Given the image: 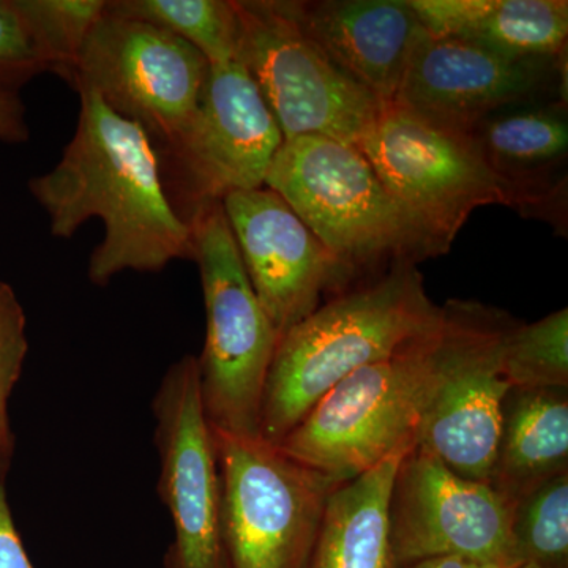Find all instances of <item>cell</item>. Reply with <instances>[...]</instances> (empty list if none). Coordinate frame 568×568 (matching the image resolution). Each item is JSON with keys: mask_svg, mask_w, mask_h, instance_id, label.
Masks as SVG:
<instances>
[{"mask_svg": "<svg viewBox=\"0 0 568 568\" xmlns=\"http://www.w3.org/2000/svg\"><path fill=\"white\" fill-rule=\"evenodd\" d=\"M104 11L174 33L196 48L209 65L237 58L239 20L234 0H106Z\"/></svg>", "mask_w": 568, "mask_h": 568, "instance_id": "obj_21", "label": "cell"}, {"mask_svg": "<svg viewBox=\"0 0 568 568\" xmlns=\"http://www.w3.org/2000/svg\"><path fill=\"white\" fill-rule=\"evenodd\" d=\"M302 31L379 104L395 102L424 26L409 0H287Z\"/></svg>", "mask_w": 568, "mask_h": 568, "instance_id": "obj_17", "label": "cell"}, {"mask_svg": "<svg viewBox=\"0 0 568 568\" xmlns=\"http://www.w3.org/2000/svg\"><path fill=\"white\" fill-rule=\"evenodd\" d=\"M160 458L156 485L174 540L163 568H230L223 544L222 480L194 355L170 365L152 402Z\"/></svg>", "mask_w": 568, "mask_h": 568, "instance_id": "obj_12", "label": "cell"}, {"mask_svg": "<svg viewBox=\"0 0 568 568\" xmlns=\"http://www.w3.org/2000/svg\"><path fill=\"white\" fill-rule=\"evenodd\" d=\"M357 148L387 192L450 246L481 205H507L469 134L384 104Z\"/></svg>", "mask_w": 568, "mask_h": 568, "instance_id": "obj_11", "label": "cell"}, {"mask_svg": "<svg viewBox=\"0 0 568 568\" xmlns=\"http://www.w3.org/2000/svg\"><path fill=\"white\" fill-rule=\"evenodd\" d=\"M0 568H33L11 515L6 478H0Z\"/></svg>", "mask_w": 568, "mask_h": 568, "instance_id": "obj_27", "label": "cell"}, {"mask_svg": "<svg viewBox=\"0 0 568 568\" xmlns=\"http://www.w3.org/2000/svg\"><path fill=\"white\" fill-rule=\"evenodd\" d=\"M402 568H506L493 566V564L477 562L458 556H443V558H432L418 560V562L409 564Z\"/></svg>", "mask_w": 568, "mask_h": 568, "instance_id": "obj_29", "label": "cell"}, {"mask_svg": "<svg viewBox=\"0 0 568 568\" xmlns=\"http://www.w3.org/2000/svg\"><path fill=\"white\" fill-rule=\"evenodd\" d=\"M47 71L14 0H0V91L20 92Z\"/></svg>", "mask_w": 568, "mask_h": 568, "instance_id": "obj_26", "label": "cell"}, {"mask_svg": "<svg viewBox=\"0 0 568 568\" xmlns=\"http://www.w3.org/2000/svg\"><path fill=\"white\" fill-rule=\"evenodd\" d=\"M80 93L77 130L59 163L28 183L54 237L70 239L91 219L104 239L89 257V282L104 287L126 271L159 274L192 261V233L168 200L159 156L136 123L89 89Z\"/></svg>", "mask_w": 568, "mask_h": 568, "instance_id": "obj_1", "label": "cell"}, {"mask_svg": "<svg viewBox=\"0 0 568 568\" xmlns=\"http://www.w3.org/2000/svg\"><path fill=\"white\" fill-rule=\"evenodd\" d=\"M568 473V388H511L488 485L511 507Z\"/></svg>", "mask_w": 568, "mask_h": 568, "instance_id": "obj_19", "label": "cell"}, {"mask_svg": "<svg viewBox=\"0 0 568 568\" xmlns=\"http://www.w3.org/2000/svg\"><path fill=\"white\" fill-rule=\"evenodd\" d=\"M426 32L510 59L567 52V0H409Z\"/></svg>", "mask_w": 568, "mask_h": 568, "instance_id": "obj_18", "label": "cell"}, {"mask_svg": "<svg viewBox=\"0 0 568 568\" xmlns=\"http://www.w3.org/2000/svg\"><path fill=\"white\" fill-rule=\"evenodd\" d=\"M29 138L28 110L20 92L0 91V141L24 144Z\"/></svg>", "mask_w": 568, "mask_h": 568, "instance_id": "obj_28", "label": "cell"}, {"mask_svg": "<svg viewBox=\"0 0 568 568\" xmlns=\"http://www.w3.org/2000/svg\"><path fill=\"white\" fill-rule=\"evenodd\" d=\"M440 317L390 357L336 384L278 444L284 454L347 481L414 450L436 379Z\"/></svg>", "mask_w": 568, "mask_h": 568, "instance_id": "obj_4", "label": "cell"}, {"mask_svg": "<svg viewBox=\"0 0 568 568\" xmlns=\"http://www.w3.org/2000/svg\"><path fill=\"white\" fill-rule=\"evenodd\" d=\"M440 312L439 362L416 448L459 477L488 484L511 390L503 375L504 347L519 321L506 310L459 298Z\"/></svg>", "mask_w": 568, "mask_h": 568, "instance_id": "obj_7", "label": "cell"}, {"mask_svg": "<svg viewBox=\"0 0 568 568\" xmlns=\"http://www.w3.org/2000/svg\"><path fill=\"white\" fill-rule=\"evenodd\" d=\"M209 67L174 33L104 11L82 44L69 84L95 92L111 111L141 126L160 151L192 122Z\"/></svg>", "mask_w": 568, "mask_h": 568, "instance_id": "obj_10", "label": "cell"}, {"mask_svg": "<svg viewBox=\"0 0 568 568\" xmlns=\"http://www.w3.org/2000/svg\"><path fill=\"white\" fill-rule=\"evenodd\" d=\"M189 226L205 306V342L196 357L204 414L212 428L256 437L280 336L246 276L223 204L205 205Z\"/></svg>", "mask_w": 568, "mask_h": 568, "instance_id": "obj_5", "label": "cell"}, {"mask_svg": "<svg viewBox=\"0 0 568 568\" xmlns=\"http://www.w3.org/2000/svg\"><path fill=\"white\" fill-rule=\"evenodd\" d=\"M506 568H538V567L534 566V564L519 562V564H515V566H508Z\"/></svg>", "mask_w": 568, "mask_h": 568, "instance_id": "obj_30", "label": "cell"}, {"mask_svg": "<svg viewBox=\"0 0 568 568\" xmlns=\"http://www.w3.org/2000/svg\"><path fill=\"white\" fill-rule=\"evenodd\" d=\"M48 70L67 82L106 0H14Z\"/></svg>", "mask_w": 568, "mask_h": 568, "instance_id": "obj_24", "label": "cell"}, {"mask_svg": "<svg viewBox=\"0 0 568 568\" xmlns=\"http://www.w3.org/2000/svg\"><path fill=\"white\" fill-rule=\"evenodd\" d=\"M224 215L246 276L278 336L347 291L342 267L291 205L267 186L227 194Z\"/></svg>", "mask_w": 568, "mask_h": 568, "instance_id": "obj_15", "label": "cell"}, {"mask_svg": "<svg viewBox=\"0 0 568 568\" xmlns=\"http://www.w3.org/2000/svg\"><path fill=\"white\" fill-rule=\"evenodd\" d=\"M388 517L396 568L443 556L500 567L519 564L506 500L420 448L399 463Z\"/></svg>", "mask_w": 568, "mask_h": 568, "instance_id": "obj_13", "label": "cell"}, {"mask_svg": "<svg viewBox=\"0 0 568 568\" xmlns=\"http://www.w3.org/2000/svg\"><path fill=\"white\" fill-rule=\"evenodd\" d=\"M242 63L284 141L323 136L357 145L383 104L346 77L291 14L287 0H234Z\"/></svg>", "mask_w": 568, "mask_h": 568, "instance_id": "obj_8", "label": "cell"}, {"mask_svg": "<svg viewBox=\"0 0 568 568\" xmlns=\"http://www.w3.org/2000/svg\"><path fill=\"white\" fill-rule=\"evenodd\" d=\"M467 134L500 183L507 207L567 235V102L506 108Z\"/></svg>", "mask_w": 568, "mask_h": 568, "instance_id": "obj_16", "label": "cell"}, {"mask_svg": "<svg viewBox=\"0 0 568 568\" xmlns=\"http://www.w3.org/2000/svg\"><path fill=\"white\" fill-rule=\"evenodd\" d=\"M416 264L327 298L280 336L261 406L260 437L278 446L336 384L376 364L439 320Z\"/></svg>", "mask_w": 568, "mask_h": 568, "instance_id": "obj_2", "label": "cell"}, {"mask_svg": "<svg viewBox=\"0 0 568 568\" xmlns=\"http://www.w3.org/2000/svg\"><path fill=\"white\" fill-rule=\"evenodd\" d=\"M264 186L327 246L347 290L450 250L387 192L357 145L323 136L284 141Z\"/></svg>", "mask_w": 568, "mask_h": 568, "instance_id": "obj_3", "label": "cell"}, {"mask_svg": "<svg viewBox=\"0 0 568 568\" xmlns=\"http://www.w3.org/2000/svg\"><path fill=\"white\" fill-rule=\"evenodd\" d=\"M567 52L510 59L424 31L410 52L395 102L428 121L467 133L506 108L567 97Z\"/></svg>", "mask_w": 568, "mask_h": 568, "instance_id": "obj_14", "label": "cell"}, {"mask_svg": "<svg viewBox=\"0 0 568 568\" xmlns=\"http://www.w3.org/2000/svg\"><path fill=\"white\" fill-rule=\"evenodd\" d=\"M283 142L245 67L239 61L211 65L192 122L155 151L168 200L189 223L230 193L261 189Z\"/></svg>", "mask_w": 568, "mask_h": 568, "instance_id": "obj_9", "label": "cell"}, {"mask_svg": "<svg viewBox=\"0 0 568 568\" xmlns=\"http://www.w3.org/2000/svg\"><path fill=\"white\" fill-rule=\"evenodd\" d=\"M503 375L518 390L568 388L567 308L515 325L504 347Z\"/></svg>", "mask_w": 568, "mask_h": 568, "instance_id": "obj_23", "label": "cell"}, {"mask_svg": "<svg viewBox=\"0 0 568 568\" xmlns=\"http://www.w3.org/2000/svg\"><path fill=\"white\" fill-rule=\"evenodd\" d=\"M212 437L230 568L308 567L328 497L343 481L295 462L263 437L215 428Z\"/></svg>", "mask_w": 568, "mask_h": 568, "instance_id": "obj_6", "label": "cell"}, {"mask_svg": "<svg viewBox=\"0 0 568 568\" xmlns=\"http://www.w3.org/2000/svg\"><path fill=\"white\" fill-rule=\"evenodd\" d=\"M9 469H10V467H7L6 465H3L2 459H0V478H6L7 473H9Z\"/></svg>", "mask_w": 568, "mask_h": 568, "instance_id": "obj_31", "label": "cell"}, {"mask_svg": "<svg viewBox=\"0 0 568 568\" xmlns=\"http://www.w3.org/2000/svg\"><path fill=\"white\" fill-rule=\"evenodd\" d=\"M29 353L28 320L9 283L0 282V459L10 467L14 435L9 417L10 396L20 381Z\"/></svg>", "mask_w": 568, "mask_h": 568, "instance_id": "obj_25", "label": "cell"}, {"mask_svg": "<svg viewBox=\"0 0 568 568\" xmlns=\"http://www.w3.org/2000/svg\"><path fill=\"white\" fill-rule=\"evenodd\" d=\"M405 455H394L335 488L306 568H396L388 507Z\"/></svg>", "mask_w": 568, "mask_h": 568, "instance_id": "obj_20", "label": "cell"}, {"mask_svg": "<svg viewBox=\"0 0 568 568\" xmlns=\"http://www.w3.org/2000/svg\"><path fill=\"white\" fill-rule=\"evenodd\" d=\"M510 517L517 562L568 567V473L518 500Z\"/></svg>", "mask_w": 568, "mask_h": 568, "instance_id": "obj_22", "label": "cell"}]
</instances>
